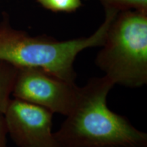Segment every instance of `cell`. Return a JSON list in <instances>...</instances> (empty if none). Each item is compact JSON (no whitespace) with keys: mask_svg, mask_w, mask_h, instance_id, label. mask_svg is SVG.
Returning <instances> with one entry per match:
<instances>
[{"mask_svg":"<svg viewBox=\"0 0 147 147\" xmlns=\"http://www.w3.org/2000/svg\"><path fill=\"white\" fill-rule=\"evenodd\" d=\"M115 84L108 77H93L78 88L75 105L55 136L61 147H147V134L108 108Z\"/></svg>","mask_w":147,"mask_h":147,"instance_id":"1","label":"cell"},{"mask_svg":"<svg viewBox=\"0 0 147 147\" xmlns=\"http://www.w3.org/2000/svg\"><path fill=\"white\" fill-rule=\"evenodd\" d=\"M105 9L102 25L88 37L59 41L47 36H32L12 27L8 14L0 21V60L17 67H38L75 84L74 62L87 49L102 47L110 23L118 12Z\"/></svg>","mask_w":147,"mask_h":147,"instance_id":"2","label":"cell"},{"mask_svg":"<svg viewBox=\"0 0 147 147\" xmlns=\"http://www.w3.org/2000/svg\"><path fill=\"white\" fill-rule=\"evenodd\" d=\"M95 63L114 84L136 89L147 83V12H118Z\"/></svg>","mask_w":147,"mask_h":147,"instance_id":"3","label":"cell"},{"mask_svg":"<svg viewBox=\"0 0 147 147\" xmlns=\"http://www.w3.org/2000/svg\"><path fill=\"white\" fill-rule=\"evenodd\" d=\"M78 87L38 67H18L12 96L67 116L76 102Z\"/></svg>","mask_w":147,"mask_h":147,"instance_id":"4","label":"cell"},{"mask_svg":"<svg viewBox=\"0 0 147 147\" xmlns=\"http://www.w3.org/2000/svg\"><path fill=\"white\" fill-rule=\"evenodd\" d=\"M53 115L41 106L11 99L4 113L8 135L18 147H61L53 131Z\"/></svg>","mask_w":147,"mask_h":147,"instance_id":"5","label":"cell"},{"mask_svg":"<svg viewBox=\"0 0 147 147\" xmlns=\"http://www.w3.org/2000/svg\"><path fill=\"white\" fill-rule=\"evenodd\" d=\"M18 67L0 60V112L4 113L11 100Z\"/></svg>","mask_w":147,"mask_h":147,"instance_id":"6","label":"cell"},{"mask_svg":"<svg viewBox=\"0 0 147 147\" xmlns=\"http://www.w3.org/2000/svg\"><path fill=\"white\" fill-rule=\"evenodd\" d=\"M104 8L113 9L117 12L140 10L147 12V0H100Z\"/></svg>","mask_w":147,"mask_h":147,"instance_id":"7","label":"cell"},{"mask_svg":"<svg viewBox=\"0 0 147 147\" xmlns=\"http://www.w3.org/2000/svg\"><path fill=\"white\" fill-rule=\"evenodd\" d=\"M42 7L54 12H72L81 6V0H36Z\"/></svg>","mask_w":147,"mask_h":147,"instance_id":"8","label":"cell"},{"mask_svg":"<svg viewBox=\"0 0 147 147\" xmlns=\"http://www.w3.org/2000/svg\"><path fill=\"white\" fill-rule=\"evenodd\" d=\"M8 129L4 113L0 112V147H8Z\"/></svg>","mask_w":147,"mask_h":147,"instance_id":"9","label":"cell"},{"mask_svg":"<svg viewBox=\"0 0 147 147\" xmlns=\"http://www.w3.org/2000/svg\"><path fill=\"white\" fill-rule=\"evenodd\" d=\"M108 147H136V146H108Z\"/></svg>","mask_w":147,"mask_h":147,"instance_id":"10","label":"cell"}]
</instances>
